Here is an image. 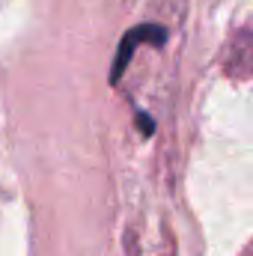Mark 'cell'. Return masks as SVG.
Returning <instances> with one entry per match:
<instances>
[{"instance_id": "2", "label": "cell", "mask_w": 253, "mask_h": 256, "mask_svg": "<svg viewBox=\"0 0 253 256\" xmlns=\"http://www.w3.org/2000/svg\"><path fill=\"white\" fill-rule=\"evenodd\" d=\"M137 122H140V131H143V134H152V120H149V116H143V114H140V116H137Z\"/></svg>"}, {"instance_id": "1", "label": "cell", "mask_w": 253, "mask_h": 256, "mask_svg": "<svg viewBox=\"0 0 253 256\" xmlns=\"http://www.w3.org/2000/svg\"><path fill=\"white\" fill-rule=\"evenodd\" d=\"M164 39H167V30H164V27H158V24H140V27L128 30L126 36H122V42H120V48H116V60H114L110 80H114V84L120 80V74L126 72V66H128V60H131V54H134V48H137V45H143V42L164 45Z\"/></svg>"}]
</instances>
